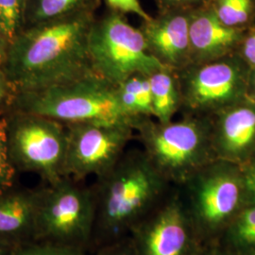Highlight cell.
Instances as JSON below:
<instances>
[{"instance_id":"6da1fadb","label":"cell","mask_w":255,"mask_h":255,"mask_svg":"<svg viewBox=\"0 0 255 255\" xmlns=\"http://www.w3.org/2000/svg\"><path fill=\"white\" fill-rule=\"evenodd\" d=\"M96 9L23 29L8 46L2 66L13 95L96 74L88 50Z\"/></svg>"},{"instance_id":"7a4b0ae2","label":"cell","mask_w":255,"mask_h":255,"mask_svg":"<svg viewBox=\"0 0 255 255\" xmlns=\"http://www.w3.org/2000/svg\"><path fill=\"white\" fill-rule=\"evenodd\" d=\"M90 186L95 222L89 253L130 236L175 185L156 170L142 148H131Z\"/></svg>"},{"instance_id":"3957f363","label":"cell","mask_w":255,"mask_h":255,"mask_svg":"<svg viewBox=\"0 0 255 255\" xmlns=\"http://www.w3.org/2000/svg\"><path fill=\"white\" fill-rule=\"evenodd\" d=\"M134 130L156 170L176 186L217 159L210 118L182 116L168 123L143 118Z\"/></svg>"},{"instance_id":"277c9868","label":"cell","mask_w":255,"mask_h":255,"mask_svg":"<svg viewBox=\"0 0 255 255\" xmlns=\"http://www.w3.org/2000/svg\"><path fill=\"white\" fill-rule=\"evenodd\" d=\"M202 245L218 243L247 205L241 166L216 159L177 186Z\"/></svg>"},{"instance_id":"5b68a950","label":"cell","mask_w":255,"mask_h":255,"mask_svg":"<svg viewBox=\"0 0 255 255\" xmlns=\"http://www.w3.org/2000/svg\"><path fill=\"white\" fill-rule=\"evenodd\" d=\"M9 109L46 117L64 124L127 123L133 128L120 106L116 85L97 74L42 90L15 94Z\"/></svg>"},{"instance_id":"8992f818","label":"cell","mask_w":255,"mask_h":255,"mask_svg":"<svg viewBox=\"0 0 255 255\" xmlns=\"http://www.w3.org/2000/svg\"><path fill=\"white\" fill-rule=\"evenodd\" d=\"M88 50L94 72L115 85L133 74L149 75L164 67L148 52L141 29L116 9L96 17Z\"/></svg>"},{"instance_id":"52a82bcc","label":"cell","mask_w":255,"mask_h":255,"mask_svg":"<svg viewBox=\"0 0 255 255\" xmlns=\"http://www.w3.org/2000/svg\"><path fill=\"white\" fill-rule=\"evenodd\" d=\"M95 222L91 186L64 177L46 185L37 219L35 241L89 253Z\"/></svg>"},{"instance_id":"ba28073f","label":"cell","mask_w":255,"mask_h":255,"mask_svg":"<svg viewBox=\"0 0 255 255\" xmlns=\"http://www.w3.org/2000/svg\"><path fill=\"white\" fill-rule=\"evenodd\" d=\"M6 119L9 157L16 170L37 174L47 185L61 181L67 147L65 124L19 112Z\"/></svg>"},{"instance_id":"9c48e42d","label":"cell","mask_w":255,"mask_h":255,"mask_svg":"<svg viewBox=\"0 0 255 255\" xmlns=\"http://www.w3.org/2000/svg\"><path fill=\"white\" fill-rule=\"evenodd\" d=\"M251 68L237 53L176 71L181 115L211 118L247 98Z\"/></svg>"},{"instance_id":"30bf717a","label":"cell","mask_w":255,"mask_h":255,"mask_svg":"<svg viewBox=\"0 0 255 255\" xmlns=\"http://www.w3.org/2000/svg\"><path fill=\"white\" fill-rule=\"evenodd\" d=\"M65 126L67 147L64 176L77 181L107 173L127 150L135 131L127 123L82 122Z\"/></svg>"},{"instance_id":"8fae6325","label":"cell","mask_w":255,"mask_h":255,"mask_svg":"<svg viewBox=\"0 0 255 255\" xmlns=\"http://www.w3.org/2000/svg\"><path fill=\"white\" fill-rule=\"evenodd\" d=\"M130 236L138 255H193L202 246L176 185Z\"/></svg>"},{"instance_id":"7c38bea8","label":"cell","mask_w":255,"mask_h":255,"mask_svg":"<svg viewBox=\"0 0 255 255\" xmlns=\"http://www.w3.org/2000/svg\"><path fill=\"white\" fill-rule=\"evenodd\" d=\"M210 119L217 159L242 165L255 154V101L247 97Z\"/></svg>"},{"instance_id":"4fadbf2b","label":"cell","mask_w":255,"mask_h":255,"mask_svg":"<svg viewBox=\"0 0 255 255\" xmlns=\"http://www.w3.org/2000/svg\"><path fill=\"white\" fill-rule=\"evenodd\" d=\"M189 15L190 11L158 12L139 27L150 55L175 71L190 64Z\"/></svg>"},{"instance_id":"5bb4252c","label":"cell","mask_w":255,"mask_h":255,"mask_svg":"<svg viewBox=\"0 0 255 255\" xmlns=\"http://www.w3.org/2000/svg\"><path fill=\"white\" fill-rule=\"evenodd\" d=\"M246 29L224 25L209 4L193 9L189 15L190 64L208 63L236 53Z\"/></svg>"},{"instance_id":"9a60e30c","label":"cell","mask_w":255,"mask_h":255,"mask_svg":"<svg viewBox=\"0 0 255 255\" xmlns=\"http://www.w3.org/2000/svg\"><path fill=\"white\" fill-rule=\"evenodd\" d=\"M46 186L0 193V240L13 246L35 241L37 219Z\"/></svg>"},{"instance_id":"2e32d148","label":"cell","mask_w":255,"mask_h":255,"mask_svg":"<svg viewBox=\"0 0 255 255\" xmlns=\"http://www.w3.org/2000/svg\"><path fill=\"white\" fill-rule=\"evenodd\" d=\"M152 96L153 119L160 123H168L181 111V91L176 71L162 67L149 74Z\"/></svg>"},{"instance_id":"e0dca14e","label":"cell","mask_w":255,"mask_h":255,"mask_svg":"<svg viewBox=\"0 0 255 255\" xmlns=\"http://www.w3.org/2000/svg\"><path fill=\"white\" fill-rule=\"evenodd\" d=\"M117 96L121 108L131 120L133 128L143 118L153 119L152 96L149 75L133 74L124 82L116 85Z\"/></svg>"},{"instance_id":"ac0fdd59","label":"cell","mask_w":255,"mask_h":255,"mask_svg":"<svg viewBox=\"0 0 255 255\" xmlns=\"http://www.w3.org/2000/svg\"><path fill=\"white\" fill-rule=\"evenodd\" d=\"M100 0H27L25 28L98 8Z\"/></svg>"},{"instance_id":"d6986e66","label":"cell","mask_w":255,"mask_h":255,"mask_svg":"<svg viewBox=\"0 0 255 255\" xmlns=\"http://www.w3.org/2000/svg\"><path fill=\"white\" fill-rule=\"evenodd\" d=\"M218 243L231 255H255V202L247 204Z\"/></svg>"},{"instance_id":"ffe728a7","label":"cell","mask_w":255,"mask_h":255,"mask_svg":"<svg viewBox=\"0 0 255 255\" xmlns=\"http://www.w3.org/2000/svg\"><path fill=\"white\" fill-rule=\"evenodd\" d=\"M208 4L228 27L246 29L255 25V0H210Z\"/></svg>"},{"instance_id":"44dd1931","label":"cell","mask_w":255,"mask_h":255,"mask_svg":"<svg viewBox=\"0 0 255 255\" xmlns=\"http://www.w3.org/2000/svg\"><path fill=\"white\" fill-rule=\"evenodd\" d=\"M27 0H0V31L8 44L25 28Z\"/></svg>"},{"instance_id":"7402d4cb","label":"cell","mask_w":255,"mask_h":255,"mask_svg":"<svg viewBox=\"0 0 255 255\" xmlns=\"http://www.w3.org/2000/svg\"><path fill=\"white\" fill-rule=\"evenodd\" d=\"M17 170L9 154L7 141V119H0V193L15 185Z\"/></svg>"},{"instance_id":"603a6c76","label":"cell","mask_w":255,"mask_h":255,"mask_svg":"<svg viewBox=\"0 0 255 255\" xmlns=\"http://www.w3.org/2000/svg\"><path fill=\"white\" fill-rule=\"evenodd\" d=\"M88 253L45 241H32L18 246L12 255H87Z\"/></svg>"},{"instance_id":"cb8c5ba5","label":"cell","mask_w":255,"mask_h":255,"mask_svg":"<svg viewBox=\"0 0 255 255\" xmlns=\"http://www.w3.org/2000/svg\"><path fill=\"white\" fill-rule=\"evenodd\" d=\"M87 255H138L136 247L131 236L123 237L118 241L100 247Z\"/></svg>"},{"instance_id":"d4e9b609","label":"cell","mask_w":255,"mask_h":255,"mask_svg":"<svg viewBox=\"0 0 255 255\" xmlns=\"http://www.w3.org/2000/svg\"><path fill=\"white\" fill-rule=\"evenodd\" d=\"M236 53L251 69L255 67V26L245 30Z\"/></svg>"},{"instance_id":"484cf974","label":"cell","mask_w":255,"mask_h":255,"mask_svg":"<svg viewBox=\"0 0 255 255\" xmlns=\"http://www.w3.org/2000/svg\"><path fill=\"white\" fill-rule=\"evenodd\" d=\"M158 12L165 11H191L204 5L210 0H154Z\"/></svg>"},{"instance_id":"4316f807","label":"cell","mask_w":255,"mask_h":255,"mask_svg":"<svg viewBox=\"0 0 255 255\" xmlns=\"http://www.w3.org/2000/svg\"><path fill=\"white\" fill-rule=\"evenodd\" d=\"M240 166L245 184L247 204L255 202V154Z\"/></svg>"},{"instance_id":"83f0119b","label":"cell","mask_w":255,"mask_h":255,"mask_svg":"<svg viewBox=\"0 0 255 255\" xmlns=\"http://www.w3.org/2000/svg\"><path fill=\"white\" fill-rule=\"evenodd\" d=\"M12 95L7 77L2 66H0V112L5 107H9Z\"/></svg>"},{"instance_id":"f1b7e54d","label":"cell","mask_w":255,"mask_h":255,"mask_svg":"<svg viewBox=\"0 0 255 255\" xmlns=\"http://www.w3.org/2000/svg\"><path fill=\"white\" fill-rule=\"evenodd\" d=\"M193 255H231L219 243L202 245Z\"/></svg>"},{"instance_id":"f546056e","label":"cell","mask_w":255,"mask_h":255,"mask_svg":"<svg viewBox=\"0 0 255 255\" xmlns=\"http://www.w3.org/2000/svg\"><path fill=\"white\" fill-rule=\"evenodd\" d=\"M247 97L255 101V67L250 70L249 79H248V90Z\"/></svg>"},{"instance_id":"4dcf8cb0","label":"cell","mask_w":255,"mask_h":255,"mask_svg":"<svg viewBox=\"0 0 255 255\" xmlns=\"http://www.w3.org/2000/svg\"><path fill=\"white\" fill-rule=\"evenodd\" d=\"M9 44L6 41V39L2 35L0 31V66H3L6 55H7V50H8Z\"/></svg>"},{"instance_id":"1f68e13d","label":"cell","mask_w":255,"mask_h":255,"mask_svg":"<svg viewBox=\"0 0 255 255\" xmlns=\"http://www.w3.org/2000/svg\"><path fill=\"white\" fill-rule=\"evenodd\" d=\"M17 247L0 240V255H12Z\"/></svg>"}]
</instances>
